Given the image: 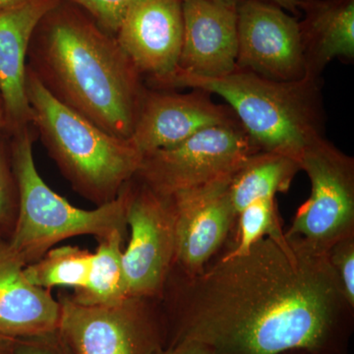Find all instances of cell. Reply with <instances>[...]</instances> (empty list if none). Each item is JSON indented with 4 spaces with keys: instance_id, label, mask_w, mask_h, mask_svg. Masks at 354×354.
<instances>
[{
    "instance_id": "cell-8",
    "label": "cell",
    "mask_w": 354,
    "mask_h": 354,
    "mask_svg": "<svg viewBox=\"0 0 354 354\" xmlns=\"http://www.w3.org/2000/svg\"><path fill=\"white\" fill-rule=\"evenodd\" d=\"M299 165L309 177L311 194L286 235L326 254L354 235V160L323 137L307 147Z\"/></svg>"
},
{
    "instance_id": "cell-26",
    "label": "cell",
    "mask_w": 354,
    "mask_h": 354,
    "mask_svg": "<svg viewBox=\"0 0 354 354\" xmlns=\"http://www.w3.org/2000/svg\"><path fill=\"white\" fill-rule=\"evenodd\" d=\"M258 1L268 2V3L274 4L279 7L283 10L288 11L291 15H299L300 6L305 0H258Z\"/></svg>"
},
{
    "instance_id": "cell-17",
    "label": "cell",
    "mask_w": 354,
    "mask_h": 354,
    "mask_svg": "<svg viewBox=\"0 0 354 354\" xmlns=\"http://www.w3.org/2000/svg\"><path fill=\"white\" fill-rule=\"evenodd\" d=\"M299 22L306 76L319 79L335 58H354V0H305Z\"/></svg>"
},
{
    "instance_id": "cell-1",
    "label": "cell",
    "mask_w": 354,
    "mask_h": 354,
    "mask_svg": "<svg viewBox=\"0 0 354 354\" xmlns=\"http://www.w3.org/2000/svg\"><path fill=\"white\" fill-rule=\"evenodd\" d=\"M160 305L165 348L196 342L213 354L348 353L353 307L325 253L269 237L218 254L200 274L172 269Z\"/></svg>"
},
{
    "instance_id": "cell-27",
    "label": "cell",
    "mask_w": 354,
    "mask_h": 354,
    "mask_svg": "<svg viewBox=\"0 0 354 354\" xmlns=\"http://www.w3.org/2000/svg\"><path fill=\"white\" fill-rule=\"evenodd\" d=\"M14 339L0 335V354H14Z\"/></svg>"
},
{
    "instance_id": "cell-5",
    "label": "cell",
    "mask_w": 354,
    "mask_h": 354,
    "mask_svg": "<svg viewBox=\"0 0 354 354\" xmlns=\"http://www.w3.org/2000/svg\"><path fill=\"white\" fill-rule=\"evenodd\" d=\"M8 139L19 190L17 220L8 243L26 266L71 237L92 235L100 241L114 232L127 234V185L113 201L93 209L77 208L39 176L32 153L31 127L14 133Z\"/></svg>"
},
{
    "instance_id": "cell-18",
    "label": "cell",
    "mask_w": 354,
    "mask_h": 354,
    "mask_svg": "<svg viewBox=\"0 0 354 354\" xmlns=\"http://www.w3.org/2000/svg\"><path fill=\"white\" fill-rule=\"evenodd\" d=\"M299 162L283 153L258 152L251 156L230 179V196L235 218L251 203L276 198L290 189Z\"/></svg>"
},
{
    "instance_id": "cell-6",
    "label": "cell",
    "mask_w": 354,
    "mask_h": 354,
    "mask_svg": "<svg viewBox=\"0 0 354 354\" xmlns=\"http://www.w3.org/2000/svg\"><path fill=\"white\" fill-rule=\"evenodd\" d=\"M58 301V332L74 354H158L165 348L160 299L129 297L118 304L86 306L60 293Z\"/></svg>"
},
{
    "instance_id": "cell-30",
    "label": "cell",
    "mask_w": 354,
    "mask_h": 354,
    "mask_svg": "<svg viewBox=\"0 0 354 354\" xmlns=\"http://www.w3.org/2000/svg\"><path fill=\"white\" fill-rule=\"evenodd\" d=\"M283 354H337V353H318V351H290V353H286ZM348 354V353H346Z\"/></svg>"
},
{
    "instance_id": "cell-14",
    "label": "cell",
    "mask_w": 354,
    "mask_h": 354,
    "mask_svg": "<svg viewBox=\"0 0 354 354\" xmlns=\"http://www.w3.org/2000/svg\"><path fill=\"white\" fill-rule=\"evenodd\" d=\"M183 46L176 71L218 78L236 70L237 6L183 0Z\"/></svg>"
},
{
    "instance_id": "cell-4",
    "label": "cell",
    "mask_w": 354,
    "mask_h": 354,
    "mask_svg": "<svg viewBox=\"0 0 354 354\" xmlns=\"http://www.w3.org/2000/svg\"><path fill=\"white\" fill-rule=\"evenodd\" d=\"M32 125L72 189L97 207L113 201L136 176L143 153L57 101L28 68Z\"/></svg>"
},
{
    "instance_id": "cell-15",
    "label": "cell",
    "mask_w": 354,
    "mask_h": 354,
    "mask_svg": "<svg viewBox=\"0 0 354 354\" xmlns=\"http://www.w3.org/2000/svg\"><path fill=\"white\" fill-rule=\"evenodd\" d=\"M58 1L28 0L0 11V93L7 136L32 125V111L26 93L28 50L39 21Z\"/></svg>"
},
{
    "instance_id": "cell-21",
    "label": "cell",
    "mask_w": 354,
    "mask_h": 354,
    "mask_svg": "<svg viewBox=\"0 0 354 354\" xmlns=\"http://www.w3.org/2000/svg\"><path fill=\"white\" fill-rule=\"evenodd\" d=\"M19 209V190L14 174L8 136L0 134V237L10 239Z\"/></svg>"
},
{
    "instance_id": "cell-11",
    "label": "cell",
    "mask_w": 354,
    "mask_h": 354,
    "mask_svg": "<svg viewBox=\"0 0 354 354\" xmlns=\"http://www.w3.org/2000/svg\"><path fill=\"white\" fill-rule=\"evenodd\" d=\"M232 177L169 196L176 239L172 269L183 276L200 274L232 234L235 223L228 190Z\"/></svg>"
},
{
    "instance_id": "cell-7",
    "label": "cell",
    "mask_w": 354,
    "mask_h": 354,
    "mask_svg": "<svg viewBox=\"0 0 354 354\" xmlns=\"http://www.w3.org/2000/svg\"><path fill=\"white\" fill-rule=\"evenodd\" d=\"M261 152L241 122L207 128L171 148L143 153L136 178L169 197L234 176Z\"/></svg>"
},
{
    "instance_id": "cell-22",
    "label": "cell",
    "mask_w": 354,
    "mask_h": 354,
    "mask_svg": "<svg viewBox=\"0 0 354 354\" xmlns=\"http://www.w3.org/2000/svg\"><path fill=\"white\" fill-rule=\"evenodd\" d=\"M326 255L346 301L354 308V235L337 242Z\"/></svg>"
},
{
    "instance_id": "cell-16",
    "label": "cell",
    "mask_w": 354,
    "mask_h": 354,
    "mask_svg": "<svg viewBox=\"0 0 354 354\" xmlns=\"http://www.w3.org/2000/svg\"><path fill=\"white\" fill-rule=\"evenodd\" d=\"M25 266L0 237V335L11 339L57 330L62 316L58 299L28 281Z\"/></svg>"
},
{
    "instance_id": "cell-20",
    "label": "cell",
    "mask_w": 354,
    "mask_h": 354,
    "mask_svg": "<svg viewBox=\"0 0 354 354\" xmlns=\"http://www.w3.org/2000/svg\"><path fill=\"white\" fill-rule=\"evenodd\" d=\"M93 253L78 246L53 247L36 262L25 266L26 278L32 285L80 290L87 281Z\"/></svg>"
},
{
    "instance_id": "cell-10",
    "label": "cell",
    "mask_w": 354,
    "mask_h": 354,
    "mask_svg": "<svg viewBox=\"0 0 354 354\" xmlns=\"http://www.w3.org/2000/svg\"><path fill=\"white\" fill-rule=\"evenodd\" d=\"M236 67L279 82L304 79L299 21L274 4L242 0L237 6Z\"/></svg>"
},
{
    "instance_id": "cell-24",
    "label": "cell",
    "mask_w": 354,
    "mask_h": 354,
    "mask_svg": "<svg viewBox=\"0 0 354 354\" xmlns=\"http://www.w3.org/2000/svg\"><path fill=\"white\" fill-rule=\"evenodd\" d=\"M14 354H74L58 330L14 339Z\"/></svg>"
},
{
    "instance_id": "cell-9",
    "label": "cell",
    "mask_w": 354,
    "mask_h": 354,
    "mask_svg": "<svg viewBox=\"0 0 354 354\" xmlns=\"http://www.w3.org/2000/svg\"><path fill=\"white\" fill-rule=\"evenodd\" d=\"M127 223L130 241L122 252L129 297L160 299L176 262L174 209L136 177L127 184Z\"/></svg>"
},
{
    "instance_id": "cell-29",
    "label": "cell",
    "mask_w": 354,
    "mask_h": 354,
    "mask_svg": "<svg viewBox=\"0 0 354 354\" xmlns=\"http://www.w3.org/2000/svg\"><path fill=\"white\" fill-rule=\"evenodd\" d=\"M25 1H28V0H0V11L18 6Z\"/></svg>"
},
{
    "instance_id": "cell-13",
    "label": "cell",
    "mask_w": 354,
    "mask_h": 354,
    "mask_svg": "<svg viewBox=\"0 0 354 354\" xmlns=\"http://www.w3.org/2000/svg\"><path fill=\"white\" fill-rule=\"evenodd\" d=\"M115 38L143 77L155 87L174 73L183 39V0H136Z\"/></svg>"
},
{
    "instance_id": "cell-19",
    "label": "cell",
    "mask_w": 354,
    "mask_h": 354,
    "mask_svg": "<svg viewBox=\"0 0 354 354\" xmlns=\"http://www.w3.org/2000/svg\"><path fill=\"white\" fill-rule=\"evenodd\" d=\"M125 235L114 232L108 239L97 241L85 285L70 295L74 302L86 306H108L129 297L122 264Z\"/></svg>"
},
{
    "instance_id": "cell-23",
    "label": "cell",
    "mask_w": 354,
    "mask_h": 354,
    "mask_svg": "<svg viewBox=\"0 0 354 354\" xmlns=\"http://www.w3.org/2000/svg\"><path fill=\"white\" fill-rule=\"evenodd\" d=\"M82 8L104 31L115 36L123 16L136 0H66Z\"/></svg>"
},
{
    "instance_id": "cell-25",
    "label": "cell",
    "mask_w": 354,
    "mask_h": 354,
    "mask_svg": "<svg viewBox=\"0 0 354 354\" xmlns=\"http://www.w3.org/2000/svg\"><path fill=\"white\" fill-rule=\"evenodd\" d=\"M158 354H213L208 348L196 342H183L167 346Z\"/></svg>"
},
{
    "instance_id": "cell-3",
    "label": "cell",
    "mask_w": 354,
    "mask_h": 354,
    "mask_svg": "<svg viewBox=\"0 0 354 354\" xmlns=\"http://www.w3.org/2000/svg\"><path fill=\"white\" fill-rule=\"evenodd\" d=\"M153 88H199L218 95L260 151L283 153L298 162L307 147L325 137L319 79L279 82L239 68L218 78L176 71Z\"/></svg>"
},
{
    "instance_id": "cell-31",
    "label": "cell",
    "mask_w": 354,
    "mask_h": 354,
    "mask_svg": "<svg viewBox=\"0 0 354 354\" xmlns=\"http://www.w3.org/2000/svg\"><path fill=\"white\" fill-rule=\"evenodd\" d=\"M216 1L225 2V3L235 4V6H239L242 0H216Z\"/></svg>"
},
{
    "instance_id": "cell-2",
    "label": "cell",
    "mask_w": 354,
    "mask_h": 354,
    "mask_svg": "<svg viewBox=\"0 0 354 354\" xmlns=\"http://www.w3.org/2000/svg\"><path fill=\"white\" fill-rule=\"evenodd\" d=\"M27 67L55 99L104 131L130 139L147 86L115 36L59 0L39 21Z\"/></svg>"
},
{
    "instance_id": "cell-28",
    "label": "cell",
    "mask_w": 354,
    "mask_h": 354,
    "mask_svg": "<svg viewBox=\"0 0 354 354\" xmlns=\"http://www.w3.org/2000/svg\"><path fill=\"white\" fill-rule=\"evenodd\" d=\"M6 109H4L3 99H2L1 93H0V134L6 133Z\"/></svg>"
},
{
    "instance_id": "cell-12",
    "label": "cell",
    "mask_w": 354,
    "mask_h": 354,
    "mask_svg": "<svg viewBox=\"0 0 354 354\" xmlns=\"http://www.w3.org/2000/svg\"><path fill=\"white\" fill-rule=\"evenodd\" d=\"M227 104L206 91L171 92L147 86L130 140L142 153L171 148L207 128L239 123Z\"/></svg>"
}]
</instances>
